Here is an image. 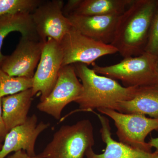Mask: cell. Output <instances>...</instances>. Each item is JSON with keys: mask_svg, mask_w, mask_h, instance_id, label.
<instances>
[{"mask_svg": "<svg viewBox=\"0 0 158 158\" xmlns=\"http://www.w3.org/2000/svg\"><path fill=\"white\" fill-rule=\"evenodd\" d=\"M97 110L113 119L119 142L136 149L152 152V147L145 139L153 131H158V118H148L141 114H125L110 109Z\"/></svg>", "mask_w": 158, "mask_h": 158, "instance_id": "5", "label": "cell"}, {"mask_svg": "<svg viewBox=\"0 0 158 158\" xmlns=\"http://www.w3.org/2000/svg\"><path fill=\"white\" fill-rule=\"evenodd\" d=\"M64 2L62 0L44 1L32 13L37 36L45 42L51 38L60 43L72 27L63 13Z\"/></svg>", "mask_w": 158, "mask_h": 158, "instance_id": "9", "label": "cell"}, {"mask_svg": "<svg viewBox=\"0 0 158 158\" xmlns=\"http://www.w3.org/2000/svg\"><path fill=\"white\" fill-rule=\"evenodd\" d=\"M6 158H39L37 156H31L28 155L25 151L20 150L14 152L13 154L7 156Z\"/></svg>", "mask_w": 158, "mask_h": 158, "instance_id": "22", "label": "cell"}, {"mask_svg": "<svg viewBox=\"0 0 158 158\" xmlns=\"http://www.w3.org/2000/svg\"><path fill=\"white\" fill-rule=\"evenodd\" d=\"M31 89L2 98L3 118L8 131L23 124L28 118L33 97Z\"/></svg>", "mask_w": 158, "mask_h": 158, "instance_id": "14", "label": "cell"}, {"mask_svg": "<svg viewBox=\"0 0 158 158\" xmlns=\"http://www.w3.org/2000/svg\"><path fill=\"white\" fill-rule=\"evenodd\" d=\"M156 74L157 84L156 86L158 87V57L157 58L156 63Z\"/></svg>", "mask_w": 158, "mask_h": 158, "instance_id": "24", "label": "cell"}, {"mask_svg": "<svg viewBox=\"0 0 158 158\" xmlns=\"http://www.w3.org/2000/svg\"><path fill=\"white\" fill-rule=\"evenodd\" d=\"M82 91V84L77 78L74 65L62 66L53 89L37 105V109L59 119L62 110L71 102H75Z\"/></svg>", "mask_w": 158, "mask_h": 158, "instance_id": "7", "label": "cell"}, {"mask_svg": "<svg viewBox=\"0 0 158 158\" xmlns=\"http://www.w3.org/2000/svg\"><path fill=\"white\" fill-rule=\"evenodd\" d=\"M63 54L60 43L48 38L44 42L37 70L33 77L32 95L40 94L43 101L53 89L62 67Z\"/></svg>", "mask_w": 158, "mask_h": 158, "instance_id": "8", "label": "cell"}, {"mask_svg": "<svg viewBox=\"0 0 158 158\" xmlns=\"http://www.w3.org/2000/svg\"><path fill=\"white\" fill-rule=\"evenodd\" d=\"M157 57L147 52L137 56L124 58L120 62L106 66L93 64L96 73L118 80L125 87L156 86Z\"/></svg>", "mask_w": 158, "mask_h": 158, "instance_id": "4", "label": "cell"}, {"mask_svg": "<svg viewBox=\"0 0 158 158\" xmlns=\"http://www.w3.org/2000/svg\"><path fill=\"white\" fill-rule=\"evenodd\" d=\"M2 144H0V150L2 149Z\"/></svg>", "mask_w": 158, "mask_h": 158, "instance_id": "25", "label": "cell"}, {"mask_svg": "<svg viewBox=\"0 0 158 158\" xmlns=\"http://www.w3.org/2000/svg\"><path fill=\"white\" fill-rule=\"evenodd\" d=\"M120 15H70L66 17L72 26L83 35L98 42L111 44Z\"/></svg>", "mask_w": 158, "mask_h": 158, "instance_id": "12", "label": "cell"}, {"mask_svg": "<svg viewBox=\"0 0 158 158\" xmlns=\"http://www.w3.org/2000/svg\"><path fill=\"white\" fill-rule=\"evenodd\" d=\"M33 79L9 75L0 68V98L31 89Z\"/></svg>", "mask_w": 158, "mask_h": 158, "instance_id": "18", "label": "cell"}, {"mask_svg": "<svg viewBox=\"0 0 158 158\" xmlns=\"http://www.w3.org/2000/svg\"><path fill=\"white\" fill-rule=\"evenodd\" d=\"M145 52L158 57V6L152 22Z\"/></svg>", "mask_w": 158, "mask_h": 158, "instance_id": "20", "label": "cell"}, {"mask_svg": "<svg viewBox=\"0 0 158 158\" xmlns=\"http://www.w3.org/2000/svg\"><path fill=\"white\" fill-rule=\"evenodd\" d=\"M94 144L93 127L88 119L62 126L52 140L37 155L39 158H83Z\"/></svg>", "mask_w": 158, "mask_h": 158, "instance_id": "3", "label": "cell"}, {"mask_svg": "<svg viewBox=\"0 0 158 158\" xmlns=\"http://www.w3.org/2000/svg\"><path fill=\"white\" fill-rule=\"evenodd\" d=\"M35 114L28 117L23 124L13 128L6 135L0 150V158H6L9 154L23 150L31 156H36L35 142L37 137L48 128L49 123L41 121L37 124Z\"/></svg>", "mask_w": 158, "mask_h": 158, "instance_id": "11", "label": "cell"}, {"mask_svg": "<svg viewBox=\"0 0 158 158\" xmlns=\"http://www.w3.org/2000/svg\"><path fill=\"white\" fill-rule=\"evenodd\" d=\"M8 132L3 118L2 98H0V144H3Z\"/></svg>", "mask_w": 158, "mask_h": 158, "instance_id": "21", "label": "cell"}, {"mask_svg": "<svg viewBox=\"0 0 158 158\" xmlns=\"http://www.w3.org/2000/svg\"><path fill=\"white\" fill-rule=\"evenodd\" d=\"M158 0H134L118 17L111 45L123 58L145 52Z\"/></svg>", "mask_w": 158, "mask_h": 158, "instance_id": "1", "label": "cell"}, {"mask_svg": "<svg viewBox=\"0 0 158 158\" xmlns=\"http://www.w3.org/2000/svg\"><path fill=\"white\" fill-rule=\"evenodd\" d=\"M74 65L82 82L81 94L75 102L81 111L107 109L116 111L118 103L131 99L139 88L122 86L114 79L96 73L85 64Z\"/></svg>", "mask_w": 158, "mask_h": 158, "instance_id": "2", "label": "cell"}, {"mask_svg": "<svg viewBox=\"0 0 158 158\" xmlns=\"http://www.w3.org/2000/svg\"><path fill=\"white\" fill-rule=\"evenodd\" d=\"M133 1L78 0L75 9L70 15L85 16L111 15H120L127 9Z\"/></svg>", "mask_w": 158, "mask_h": 158, "instance_id": "17", "label": "cell"}, {"mask_svg": "<svg viewBox=\"0 0 158 158\" xmlns=\"http://www.w3.org/2000/svg\"><path fill=\"white\" fill-rule=\"evenodd\" d=\"M116 111L125 114L148 115L152 118H158V87H139L133 98L118 103Z\"/></svg>", "mask_w": 158, "mask_h": 158, "instance_id": "15", "label": "cell"}, {"mask_svg": "<svg viewBox=\"0 0 158 158\" xmlns=\"http://www.w3.org/2000/svg\"><path fill=\"white\" fill-rule=\"evenodd\" d=\"M63 61L62 66L82 63L93 65L100 57L118 52L110 44L98 42L72 27L60 43Z\"/></svg>", "mask_w": 158, "mask_h": 158, "instance_id": "6", "label": "cell"}, {"mask_svg": "<svg viewBox=\"0 0 158 158\" xmlns=\"http://www.w3.org/2000/svg\"><path fill=\"white\" fill-rule=\"evenodd\" d=\"M44 43L38 38L22 37L12 53L6 56L0 68L11 76L33 78Z\"/></svg>", "mask_w": 158, "mask_h": 158, "instance_id": "10", "label": "cell"}, {"mask_svg": "<svg viewBox=\"0 0 158 158\" xmlns=\"http://www.w3.org/2000/svg\"><path fill=\"white\" fill-rule=\"evenodd\" d=\"M41 0H0V17L18 13H32Z\"/></svg>", "mask_w": 158, "mask_h": 158, "instance_id": "19", "label": "cell"}, {"mask_svg": "<svg viewBox=\"0 0 158 158\" xmlns=\"http://www.w3.org/2000/svg\"><path fill=\"white\" fill-rule=\"evenodd\" d=\"M96 114L101 125L100 132L106 147L101 154L95 153L92 148H90L85 154L86 158H158V154L154 152L136 149L115 141L112 137L109 119L104 115Z\"/></svg>", "mask_w": 158, "mask_h": 158, "instance_id": "13", "label": "cell"}, {"mask_svg": "<svg viewBox=\"0 0 158 158\" xmlns=\"http://www.w3.org/2000/svg\"><path fill=\"white\" fill-rule=\"evenodd\" d=\"M14 31L20 33L22 37L39 38L36 33L31 13H18L1 16L0 65L6 56L2 52L3 41L10 33Z\"/></svg>", "mask_w": 158, "mask_h": 158, "instance_id": "16", "label": "cell"}, {"mask_svg": "<svg viewBox=\"0 0 158 158\" xmlns=\"http://www.w3.org/2000/svg\"><path fill=\"white\" fill-rule=\"evenodd\" d=\"M148 143L152 147V148H154L155 149V151L154 152L158 154V137L155 138H151Z\"/></svg>", "mask_w": 158, "mask_h": 158, "instance_id": "23", "label": "cell"}]
</instances>
